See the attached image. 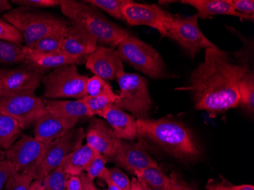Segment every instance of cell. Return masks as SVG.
<instances>
[{
    "label": "cell",
    "mask_w": 254,
    "mask_h": 190,
    "mask_svg": "<svg viewBox=\"0 0 254 190\" xmlns=\"http://www.w3.org/2000/svg\"><path fill=\"white\" fill-rule=\"evenodd\" d=\"M250 69V57L244 49L232 54L205 49V60L191 72L189 85L176 91H190L195 109L214 117L240 105L238 85Z\"/></svg>",
    "instance_id": "cell-1"
},
{
    "label": "cell",
    "mask_w": 254,
    "mask_h": 190,
    "mask_svg": "<svg viewBox=\"0 0 254 190\" xmlns=\"http://www.w3.org/2000/svg\"><path fill=\"white\" fill-rule=\"evenodd\" d=\"M136 127L138 136L150 140L177 159L190 161L199 156L190 130L177 121L142 119L136 120Z\"/></svg>",
    "instance_id": "cell-2"
},
{
    "label": "cell",
    "mask_w": 254,
    "mask_h": 190,
    "mask_svg": "<svg viewBox=\"0 0 254 190\" xmlns=\"http://www.w3.org/2000/svg\"><path fill=\"white\" fill-rule=\"evenodd\" d=\"M60 6L68 21L82 27L103 46L108 45L114 49L129 34L110 21L98 8L84 1L61 0Z\"/></svg>",
    "instance_id": "cell-3"
},
{
    "label": "cell",
    "mask_w": 254,
    "mask_h": 190,
    "mask_svg": "<svg viewBox=\"0 0 254 190\" xmlns=\"http://www.w3.org/2000/svg\"><path fill=\"white\" fill-rule=\"evenodd\" d=\"M2 17L20 31L26 47L68 25V21L64 18L29 7L11 8Z\"/></svg>",
    "instance_id": "cell-4"
},
{
    "label": "cell",
    "mask_w": 254,
    "mask_h": 190,
    "mask_svg": "<svg viewBox=\"0 0 254 190\" xmlns=\"http://www.w3.org/2000/svg\"><path fill=\"white\" fill-rule=\"evenodd\" d=\"M121 60L135 69L155 79L166 76L163 59L152 46L129 34L118 46Z\"/></svg>",
    "instance_id": "cell-5"
},
{
    "label": "cell",
    "mask_w": 254,
    "mask_h": 190,
    "mask_svg": "<svg viewBox=\"0 0 254 190\" xmlns=\"http://www.w3.org/2000/svg\"><path fill=\"white\" fill-rule=\"evenodd\" d=\"M88 78L78 72L76 65L54 68L44 75L41 80L44 88V96L49 100L82 99L85 97Z\"/></svg>",
    "instance_id": "cell-6"
},
{
    "label": "cell",
    "mask_w": 254,
    "mask_h": 190,
    "mask_svg": "<svg viewBox=\"0 0 254 190\" xmlns=\"http://www.w3.org/2000/svg\"><path fill=\"white\" fill-rule=\"evenodd\" d=\"M121 93L119 101L114 104L123 111H128L137 120L148 119L152 99L143 77L134 73L121 74L118 79Z\"/></svg>",
    "instance_id": "cell-7"
},
{
    "label": "cell",
    "mask_w": 254,
    "mask_h": 190,
    "mask_svg": "<svg viewBox=\"0 0 254 190\" xmlns=\"http://www.w3.org/2000/svg\"><path fill=\"white\" fill-rule=\"evenodd\" d=\"M49 144L28 135H22L5 150V159L13 164L17 173L31 176L34 181Z\"/></svg>",
    "instance_id": "cell-8"
},
{
    "label": "cell",
    "mask_w": 254,
    "mask_h": 190,
    "mask_svg": "<svg viewBox=\"0 0 254 190\" xmlns=\"http://www.w3.org/2000/svg\"><path fill=\"white\" fill-rule=\"evenodd\" d=\"M0 112L13 118L24 130L48 111L44 101L34 91H27L10 94L0 100Z\"/></svg>",
    "instance_id": "cell-9"
},
{
    "label": "cell",
    "mask_w": 254,
    "mask_h": 190,
    "mask_svg": "<svg viewBox=\"0 0 254 190\" xmlns=\"http://www.w3.org/2000/svg\"><path fill=\"white\" fill-rule=\"evenodd\" d=\"M197 14L190 17H173L166 37L176 41L191 58L202 49L218 48L202 34L198 25Z\"/></svg>",
    "instance_id": "cell-10"
},
{
    "label": "cell",
    "mask_w": 254,
    "mask_h": 190,
    "mask_svg": "<svg viewBox=\"0 0 254 190\" xmlns=\"http://www.w3.org/2000/svg\"><path fill=\"white\" fill-rule=\"evenodd\" d=\"M85 138V130L80 127L68 130L66 133L49 144L35 180L43 181L48 174L60 168L64 158L82 145Z\"/></svg>",
    "instance_id": "cell-11"
},
{
    "label": "cell",
    "mask_w": 254,
    "mask_h": 190,
    "mask_svg": "<svg viewBox=\"0 0 254 190\" xmlns=\"http://www.w3.org/2000/svg\"><path fill=\"white\" fill-rule=\"evenodd\" d=\"M125 22L130 26L146 25L166 37L174 15L155 4L138 3L130 0L123 8Z\"/></svg>",
    "instance_id": "cell-12"
},
{
    "label": "cell",
    "mask_w": 254,
    "mask_h": 190,
    "mask_svg": "<svg viewBox=\"0 0 254 190\" xmlns=\"http://www.w3.org/2000/svg\"><path fill=\"white\" fill-rule=\"evenodd\" d=\"M45 72L25 63L14 69H4L0 77V85L5 96L16 93L35 91L41 85Z\"/></svg>",
    "instance_id": "cell-13"
},
{
    "label": "cell",
    "mask_w": 254,
    "mask_h": 190,
    "mask_svg": "<svg viewBox=\"0 0 254 190\" xmlns=\"http://www.w3.org/2000/svg\"><path fill=\"white\" fill-rule=\"evenodd\" d=\"M85 66L95 75L105 81L118 79L124 72V63L117 50L98 45L95 52L87 57Z\"/></svg>",
    "instance_id": "cell-14"
},
{
    "label": "cell",
    "mask_w": 254,
    "mask_h": 190,
    "mask_svg": "<svg viewBox=\"0 0 254 190\" xmlns=\"http://www.w3.org/2000/svg\"><path fill=\"white\" fill-rule=\"evenodd\" d=\"M111 161L134 175L148 167L158 166L142 144L122 139H120L116 152Z\"/></svg>",
    "instance_id": "cell-15"
},
{
    "label": "cell",
    "mask_w": 254,
    "mask_h": 190,
    "mask_svg": "<svg viewBox=\"0 0 254 190\" xmlns=\"http://www.w3.org/2000/svg\"><path fill=\"white\" fill-rule=\"evenodd\" d=\"M87 145L111 161L116 152L120 139L108 123L93 118L85 132Z\"/></svg>",
    "instance_id": "cell-16"
},
{
    "label": "cell",
    "mask_w": 254,
    "mask_h": 190,
    "mask_svg": "<svg viewBox=\"0 0 254 190\" xmlns=\"http://www.w3.org/2000/svg\"><path fill=\"white\" fill-rule=\"evenodd\" d=\"M98 47V43L88 31L75 23L68 21L61 51L86 61L87 57L95 52Z\"/></svg>",
    "instance_id": "cell-17"
},
{
    "label": "cell",
    "mask_w": 254,
    "mask_h": 190,
    "mask_svg": "<svg viewBox=\"0 0 254 190\" xmlns=\"http://www.w3.org/2000/svg\"><path fill=\"white\" fill-rule=\"evenodd\" d=\"M77 123L47 112L34 124V138L41 142L51 143L73 128Z\"/></svg>",
    "instance_id": "cell-18"
},
{
    "label": "cell",
    "mask_w": 254,
    "mask_h": 190,
    "mask_svg": "<svg viewBox=\"0 0 254 190\" xmlns=\"http://www.w3.org/2000/svg\"><path fill=\"white\" fill-rule=\"evenodd\" d=\"M98 117L105 119L119 139L133 141L138 138L136 120L115 104H111Z\"/></svg>",
    "instance_id": "cell-19"
},
{
    "label": "cell",
    "mask_w": 254,
    "mask_h": 190,
    "mask_svg": "<svg viewBox=\"0 0 254 190\" xmlns=\"http://www.w3.org/2000/svg\"><path fill=\"white\" fill-rule=\"evenodd\" d=\"M25 63L45 72L67 65H76L85 63V60L65 54L64 51L41 53L32 51L25 46Z\"/></svg>",
    "instance_id": "cell-20"
},
{
    "label": "cell",
    "mask_w": 254,
    "mask_h": 190,
    "mask_svg": "<svg viewBox=\"0 0 254 190\" xmlns=\"http://www.w3.org/2000/svg\"><path fill=\"white\" fill-rule=\"evenodd\" d=\"M181 3L191 5L197 11V15L202 19L218 15L238 17L241 21H254V17L238 13L230 3L229 0H182Z\"/></svg>",
    "instance_id": "cell-21"
},
{
    "label": "cell",
    "mask_w": 254,
    "mask_h": 190,
    "mask_svg": "<svg viewBox=\"0 0 254 190\" xmlns=\"http://www.w3.org/2000/svg\"><path fill=\"white\" fill-rule=\"evenodd\" d=\"M44 104L48 112L77 122L82 117H92L86 104L81 99L47 100Z\"/></svg>",
    "instance_id": "cell-22"
},
{
    "label": "cell",
    "mask_w": 254,
    "mask_h": 190,
    "mask_svg": "<svg viewBox=\"0 0 254 190\" xmlns=\"http://www.w3.org/2000/svg\"><path fill=\"white\" fill-rule=\"evenodd\" d=\"M97 153L98 152L87 144L81 145L64 158L60 168L68 175L79 176L85 172L87 166Z\"/></svg>",
    "instance_id": "cell-23"
},
{
    "label": "cell",
    "mask_w": 254,
    "mask_h": 190,
    "mask_svg": "<svg viewBox=\"0 0 254 190\" xmlns=\"http://www.w3.org/2000/svg\"><path fill=\"white\" fill-rule=\"evenodd\" d=\"M22 131L15 120L0 112V148L8 149L21 137Z\"/></svg>",
    "instance_id": "cell-24"
},
{
    "label": "cell",
    "mask_w": 254,
    "mask_h": 190,
    "mask_svg": "<svg viewBox=\"0 0 254 190\" xmlns=\"http://www.w3.org/2000/svg\"><path fill=\"white\" fill-rule=\"evenodd\" d=\"M135 176L146 183L152 190H168L171 183V178L164 174L159 166L141 170Z\"/></svg>",
    "instance_id": "cell-25"
},
{
    "label": "cell",
    "mask_w": 254,
    "mask_h": 190,
    "mask_svg": "<svg viewBox=\"0 0 254 190\" xmlns=\"http://www.w3.org/2000/svg\"><path fill=\"white\" fill-rule=\"evenodd\" d=\"M68 27L46 35L28 47L32 51L41 53L57 52L61 51Z\"/></svg>",
    "instance_id": "cell-26"
},
{
    "label": "cell",
    "mask_w": 254,
    "mask_h": 190,
    "mask_svg": "<svg viewBox=\"0 0 254 190\" xmlns=\"http://www.w3.org/2000/svg\"><path fill=\"white\" fill-rule=\"evenodd\" d=\"M240 95V105L248 113L253 114L254 111V73L250 69L240 81L238 85Z\"/></svg>",
    "instance_id": "cell-27"
},
{
    "label": "cell",
    "mask_w": 254,
    "mask_h": 190,
    "mask_svg": "<svg viewBox=\"0 0 254 190\" xmlns=\"http://www.w3.org/2000/svg\"><path fill=\"white\" fill-rule=\"evenodd\" d=\"M25 62V45H16L0 41V64Z\"/></svg>",
    "instance_id": "cell-28"
},
{
    "label": "cell",
    "mask_w": 254,
    "mask_h": 190,
    "mask_svg": "<svg viewBox=\"0 0 254 190\" xmlns=\"http://www.w3.org/2000/svg\"><path fill=\"white\" fill-rule=\"evenodd\" d=\"M82 101L86 104L91 116L98 115L107 107L111 104H117L119 101V94L113 92L101 94L96 97L85 96L82 98Z\"/></svg>",
    "instance_id": "cell-29"
},
{
    "label": "cell",
    "mask_w": 254,
    "mask_h": 190,
    "mask_svg": "<svg viewBox=\"0 0 254 190\" xmlns=\"http://www.w3.org/2000/svg\"><path fill=\"white\" fill-rule=\"evenodd\" d=\"M130 0H84V2L90 5L101 8L111 16L125 22L123 8Z\"/></svg>",
    "instance_id": "cell-30"
},
{
    "label": "cell",
    "mask_w": 254,
    "mask_h": 190,
    "mask_svg": "<svg viewBox=\"0 0 254 190\" xmlns=\"http://www.w3.org/2000/svg\"><path fill=\"white\" fill-rule=\"evenodd\" d=\"M70 176L57 168L43 180L44 190H67V181Z\"/></svg>",
    "instance_id": "cell-31"
},
{
    "label": "cell",
    "mask_w": 254,
    "mask_h": 190,
    "mask_svg": "<svg viewBox=\"0 0 254 190\" xmlns=\"http://www.w3.org/2000/svg\"><path fill=\"white\" fill-rule=\"evenodd\" d=\"M0 41L9 44L23 45L24 38L20 31L8 21L0 18Z\"/></svg>",
    "instance_id": "cell-32"
},
{
    "label": "cell",
    "mask_w": 254,
    "mask_h": 190,
    "mask_svg": "<svg viewBox=\"0 0 254 190\" xmlns=\"http://www.w3.org/2000/svg\"><path fill=\"white\" fill-rule=\"evenodd\" d=\"M110 83L97 75L88 78L85 90V96L96 97L101 94L113 92Z\"/></svg>",
    "instance_id": "cell-33"
},
{
    "label": "cell",
    "mask_w": 254,
    "mask_h": 190,
    "mask_svg": "<svg viewBox=\"0 0 254 190\" xmlns=\"http://www.w3.org/2000/svg\"><path fill=\"white\" fill-rule=\"evenodd\" d=\"M108 159L103 154L97 153L96 155L90 161L85 170V174L92 181L96 178H101L102 174L107 169Z\"/></svg>",
    "instance_id": "cell-34"
},
{
    "label": "cell",
    "mask_w": 254,
    "mask_h": 190,
    "mask_svg": "<svg viewBox=\"0 0 254 190\" xmlns=\"http://www.w3.org/2000/svg\"><path fill=\"white\" fill-rule=\"evenodd\" d=\"M33 181H34V179L31 176L16 172L8 180L3 190H29Z\"/></svg>",
    "instance_id": "cell-35"
},
{
    "label": "cell",
    "mask_w": 254,
    "mask_h": 190,
    "mask_svg": "<svg viewBox=\"0 0 254 190\" xmlns=\"http://www.w3.org/2000/svg\"><path fill=\"white\" fill-rule=\"evenodd\" d=\"M110 179L121 190H130L131 181L125 173L118 168H108Z\"/></svg>",
    "instance_id": "cell-36"
},
{
    "label": "cell",
    "mask_w": 254,
    "mask_h": 190,
    "mask_svg": "<svg viewBox=\"0 0 254 190\" xmlns=\"http://www.w3.org/2000/svg\"><path fill=\"white\" fill-rule=\"evenodd\" d=\"M11 3L29 8H51L61 5V0H12Z\"/></svg>",
    "instance_id": "cell-37"
},
{
    "label": "cell",
    "mask_w": 254,
    "mask_h": 190,
    "mask_svg": "<svg viewBox=\"0 0 254 190\" xmlns=\"http://www.w3.org/2000/svg\"><path fill=\"white\" fill-rule=\"evenodd\" d=\"M16 173L15 167L8 160L0 162V190H2L8 180Z\"/></svg>",
    "instance_id": "cell-38"
},
{
    "label": "cell",
    "mask_w": 254,
    "mask_h": 190,
    "mask_svg": "<svg viewBox=\"0 0 254 190\" xmlns=\"http://www.w3.org/2000/svg\"><path fill=\"white\" fill-rule=\"evenodd\" d=\"M234 9L238 13L254 16V0H229Z\"/></svg>",
    "instance_id": "cell-39"
},
{
    "label": "cell",
    "mask_w": 254,
    "mask_h": 190,
    "mask_svg": "<svg viewBox=\"0 0 254 190\" xmlns=\"http://www.w3.org/2000/svg\"><path fill=\"white\" fill-rule=\"evenodd\" d=\"M170 178H171V183L168 190H195L179 181L176 176L171 175Z\"/></svg>",
    "instance_id": "cell-40"
},
{
    "label": "cell",
    "mask_w": 254,
    "mask_h": 190,
    "mask_svg": "<svg viewBox=\"0 0 254 190\" xmlns=\"http://www.w3.org/2000/svg\"><path fill=\"white\" fill-rule=\"evenodd\" d=\"M67 190H83L79 176H70L67 181Z\"/></svg>",
    "instance_id": "cell-41"
},
{
    "label": "cell",
    "mask_w": 254,
    "mask_h": 190,
    "mask_svg": "<svg viewBox=\"0 0 254 190\" xmlns=\"http://www.w3.org/2000/svg\"><path fill=\"white\" fill-rule=\"evenodd\" d=\"M79 177L83 186V190H92L94 181L89 178L85 172L80 174Z\"/></svg>",
    "instance_id": "cell-42"
},
{
    "label": "cell",
    "mask_w": 254,
    "mask_h": 190,
    "mask_svg": "<svg viewBox=\"0 0 254 190\" xmlns=\"http://www.w3.org/2000/svg\"><path fill=\"white\" fill-rule=\"evenodd\" d=\"M100 179L102 180V181L106 183L107 185H108L107 190H121L118 186L115 185V184L111 181V180L110 179L108 175V168L105 170V172L102 174Z\"/></svg>",
    "instance_id": "cell-43"
},
{
    "label": "cell",
    "mask_w": 254,
    "mask_h": 190,
    "mask_svg": "<svg viewBox=\"0 0 254 190\" xmlns=\"http://www.w3.org/2000/svg\"><path fill=\"white\" fill-rule=\"evenodd\" d=\"M207 190H234L232 186H226L222 184H208L206 186Z\"/></svg>",
    "instance_id": "cell-44"
},
{
    "label": "cell",
    "mask_w": 254,
    "mask_h": 190,
    "mask_svg": "<svg viewBox=\"0 0 254 190\" xmlns=\"http://www.w3.org/2000/svg\"><path fill=\"white\" fill-rule=\"evenodd\" d=\"M11 9V2L7 0H0V18L7 11Z\"/></svg>",
    "instance_id": "cell-45"
},
{
    "label": "cell",
    "mask_w": 254,
    "mask_h": 190,
    "mask_svg": "<svg viewBox=\"0 0 254 190\" xmlns=\"http://www.w3.org/2000/svg\"><path fill=\"white\" fill-rule=\"evenodd\" d=\"M130 190H144L140 181L137 177H133L131 181Z\"/></svg>",
    "instance_id": "cell-46"
},
{
    "label": "cell",
    "mask_w": 254,
    "mask_h": 190,
    "mask_svg": "<svg viewBox=\"0 0 254 190\" xmlns=\"http://www.w3.org/2000/svg\"><path fill=\"white\" fill-rule=\"evenodd\" d=\"M29 190H44L43 181H38V180H34V181H33V182L31 183Z\"/></svg>",
    "instance_id": "cell-47"
},
{
    "label": "cell",
    "mask_w": 254,
    "mask_h": 190,
    "mask_svg": "<svg viewBox=\"0 0 254 190\" xmlns=\"http://www.w3.org/2000/svg\"><path fill=\"white\" fill-rule=\"evenodd\" d=\"M234 190H254V185L242 184V185L232 186Z\"/></svg>",
    "instance_id": "cell-48"
},
{
    "label": "cell",
    "mask_w": 254,
    "mask_h": 190,
    "mask_svg": "<svg viewBox=\"0 0 254 190\" xmlns=\"http://www.w3.org/2000/svg\"><path fill=\"white\" fill-rule=\"evenodd\" d=\"M139 180V181H140L141 184H142V188H143L144 190H152V189H151V187H150L149 186H148V184H146V183L144 182V181H142V180Z\"/></svg>",
    "instance_id": "cell-49"
},
{
    "label": "cell",
    "mask_w": 254,
    "mask_h": 190,
    "mask_svg": "<svg viewBox=\"0 0 254 190\" xmlns=\"http://www.w3.org/2000/svg\"><path fill=\"white\" fill-rule=\"evenodd\" d=\"M2 71H3V68H0V77L2 75ZM4 97H5V94H4L3 91H2V88H1V85H0V100L2 99Z\"/></svg>",
    "instance_id": "cell-50"
},
{
    "label": "cell",
    "mask_w": 254,
    "mask_h": 190,
    "mask_svg": "<svg viewBox=\"0 0 254 190\" xmlns=\"http://www.w3.org/2000/svg\"><path fill=\"white\" fill-rule=\"evenodd\" d=\"M5 159V151L0 148V162Z\"/></svg>",
    "instance_id": "cell-51"
},
{
    "label": "cell",
    "mask_w": 254,
    "mask_h": 190,
    "mask_svg": "<svg viewBox=\"0 0 254 190\" xmlns=\"http://www.w3.org/2000/svg\"><path fill=\"white\" fill-rule=\"evenodd\" d=\"M92 190H99L98 188H97L96 186L95 185V184H93L92 185Z\"/></svg>",
    "instance_id": "cell-52"
}]
</instances>
